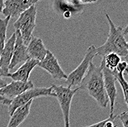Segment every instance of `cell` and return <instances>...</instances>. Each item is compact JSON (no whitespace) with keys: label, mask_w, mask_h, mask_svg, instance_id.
I'll return each mask as SVG.
<instances>
[{"label":"cell","mask_w":128,"mask_h":127,"mask_svg":"<svg viewBox=\"0 0 128 127\" xmlns=\"http://www.w3.org/2000/svg\"><path fill=\"white\" fill-rule=\"evenodd\" d=\"M109 24V33L104 43L96 48V55L102 57L110 53H115L120 57L128 58V44L126 36L128 35V26L124 27L118 26L114 24L108 13L105 12Z\"/></svg>","instance_id":"obj_1"},{"label":"cell","mask_w":128,"mask_h":127,"mask_svg":"<svg viewBox=\"0 0 128 127\" xmlns=\"http://www.w3.org/2000/svg\"><path fill=\"white\" fill-rule=\"evenodd\" d=\"M77 88L86 91L101 108L107 107L109 100L104 90L102 70L100 66H96L93 63L90 64L87 74Z\"/></svg>","instance_id":"obj_2"},{"label":"cell","mask_w":128,"mask_h":127,"mask_svg":"<svg viewBox=\"0 0 128 127\" xmlns=\"http://www.w3.org/2000/svg\"><path fill=\"white\" fill-rule=\"evenodd\" d=\"M36 15L37 7L35 4L22 13L13 24L14 28L20 32L22 40L26 45L30 42L32 36V32L36 28Z\"/></svg>","instance_id":"obj_3"},{"label":"cell","mask_w":128,"mask_h":127,"mask_svg":"<svg viewBox=\"0 0 128 127\" xmlns=\"http://www.w3.org/2000/svg\"><path fill=\"white\" fill-rule=\"evenodd\" d=\"M96 47L94 45L90 46L80 64L68 75H67V78L66 79L67 87L72 89L78 88L82 79L85 77L88 71L90 64L92 63L93 59L96 56Z\"/></svg>","instance_id":"obj_4"},{"label":"cell","mask_w":128,"mask_h":127,"mask_svg":"<svg viewBox=\"0 0 128 127\" xmlns=\"http://www.w3.org/2000/svg\"><path fill=\"white\" fill-rule=\"evenodd\" d=\"M51 87L53 93L55 94V98H57L62 111L64 121V127H70L69 117L71 104L72 102L73 97L74 96L75 93L79 90V89H72L68 87H66L64 85H52Z\"/></svg>","instance_id":"obj_5"},{"label":"cell","mask_w":128,"mask_h":127,"mask_svg":"<svg viewBox=\"0 0 128 127\" xmlns=\"http://www.w3.org/2000/svg\"><path fill=\"white\" fill-rule=\"evenodd\" d=\"M55 97V94L53 93L52 87L50 88H32L27 90L18 96L16 97L11 101L8 106V113L10 116L13 114L14 111L30 102L33 101L35 99L40 97Z\"/></svg>","instance_id":"obj_6"},{"label":"cell","mask_w":128,"mask_h":127,"mask_svg":"<svg viewBox=\"0 0 128 127\" xmlns=\"http://www.w3.org/2000/svg\"><path fill=\"white\" fill-rule=\"evenodd\" d=\"M38 66L48 72L54 79L60 80L67 78V74L62 69L57 57L50 50L47 51L45 57L39 62Z\"/></svg>","instance_id":"obj_7"},{"label":"cell","mask_w":128,"mask_h":127,"mask_svg":"<svg viewBox=\"0 0 128 127\" xmlns=\"http://www.w3.org/2000/svg\"><path fill=\"white\" fill-rule=\"evenodd\" d=\"M38 2V0H6L4 1L2 14L5 18H18L22 13Z\"/></svg>","instance_id":"obj_8"},{"label":"cell","mask_w":128,"mask_h":127,"mask_svg":"<svg viewBox=\"0 0 128 127\" xmlns=\"http://www.w3.org/2000/svg\"><path fill=\"white\" fill-rule=\"evenodd\" d=\"M102 70L104 86L106 94L108 96L109 103H110V115H113L115 109V103L117 96V90L116 87V79L113 74L112 71H110L102 63L100 65Z\"/></svg>","instance_id":"obj_9"},{"label":"cell","mask_w":128,"mask_h":127,"mask_svg":"<svg viewBox=\"0 0 128 127\" xmlns=\"http://www.w3.org/2000/svg\"><path fill=\"white\" fill-rule=\"evenodd\" d=\"M53 9L57 13L62 15L64 18L68 19L72 15L82 13L83 5L76 1H53L52 2Z\"/></svg>","instance_id":"obj_10"},{"label":"cell","mask_w":128,"mask_h":127,"mask_svg":"<svg viewBox=\"0 0 128 127\" xmlns=\"http://www.w3.org/2000/svg\"><path fill=\"white\" fill-rule=\"evenodd\" d=\"M15 34L16 40L14 44L12 60L9 65V71L13 70L19 64L24 63L30 59L26 51V45L24 43L20 32L18 30H16Z\"/></svg>","instance_id":"obj_11"},{"label":"cell","mask_w":128,"mask_h":127,"mask_svg":"<svg viewBox=\"0 0 128 127\" xmlns=\"http://www.w3.org/2000/svg\"><path fill=\"white\" fill-rule=\"evenodd\" d=\"M32 88H34V84L31 80H29L26 82L13 81L0 89V96L8 99L13 100V99L18 96L26 90Z\"/></svg>","instance_id":"obj_12"},{"label":"cell","mask_w":128,"mask_h":127,"mask_svg":"<svg viewBox=\"0 0 128 127\" xmlns=\"http://www.w3.org/2000/svg\"><path fill=\"white\" fill-rule=\"evenodd\" d=\"M26 51L30 59L40 62L45 57L48 49H46L42 39L32 35L26 45Z\"/></svg>","instance_id":"obj_13"},{"label":"cell","mask_w":128,"mask_h":127,"mask_svg":"<svg viewBox=\"0 0 128 127\" xmlns=\"http://www.w3.org/2000/svg\"><path fill=\"white\" fill-rule=\"evenodd\" d=\"M15 40L16 34L14 32L11 35V37L6 41L4 49L0 55V68L4 72L6 77L9 74V65L10 64L13 57Z\"/></svg>","instance_id":"obj_14"},{"label":"cell","mask_w":128,"mask_h":127,"mask_svg":"<svg viewBox=\"0 0 128 127\" xmlns=\"http://www.w3.org/2000/svg\"><path fill=\"white\" fill-rule=\"evenodd\" d=\"M39 62L37 60L29 59L25 63L22 64L15 72L9 73L7 77H10L13 81H18L26 82L29 81V77L32 71L38 65Z\"/></svg>","instance_id":"obj_15"},{"label":"cell","mask_w":128,"mask_h":127,"mask_svg":"<svg viewBox=\"0 0 128 127\" xmlns=\"http://www.w3.org/2000/svg\"><path fill=\"white\" fill-rule=\"evenodd\" d=\"M32 101L16 109L13 114L10 115V118L7 127H18L28 117L30 113Z\"/></svg>","instance_id":"obj_16"},{"label":"cell","mask_w":128,"mask_h":127,"mask_svg":"<svg viewBox=\"0 0 128 127\" xmlns=\"http://www.w3.org/2000/svg\"><path fill=\"white\" fill-rule=\"evenodd\" d=\"M121 61V57L118 54L115 53H110L102 57L101 63L110 71H114Z\"/></svg>","instance_id":"obj_17"},{"label":"cell","mask_w":128,"mask_h":127,"mask_svg":"<svg viewBox=\"0 0 128 127\" xmlns=\"http://www.w3.org/2000/svg\"><path fill=\"white\" fill-rule=\"evenodd\" d=\"M10 20V17H6L4 18H0V55L6 43L7 30Z\"/></svg>","instance_id":"obj_18"},{"label":"cell","mask_w":128,"mask_h":127,"mask_svg":"<svg viewBox=\"0 0 128 127\" xmlns=\"http://www.w3.org/2000/svg\"><path fill=\"white\" fill-rule=\"evenodd\" d=\"M113 74L114 75L116 80H117L121 85V88L123 91V95H124V100L125 102V104L128 105V83L127 80L125 79L124 74L122 73H118L115 70L112 71Z\"/></svg>","instance_id":"obj_19"},{"label":"cell","mask_w":128,"mask_h":127,"mask_svg":"<svg viewBox=\"0 0 128 127\" xmlns=\"http://www.w3.org/2000/svg\"><path fill=\"white\" fill-rule=\"evenodd\" d=\"M127 70H128V63L126 60H122L121 61L119 64L117 65L116 68L115 69V71L118 73H122L125 75L128 74V72H127Z\"/></svg>","instance_id":"obj_20"},{"label":"cell","mask_w":128,"mask_h":127,"mask_svg":"<svg viewBox=\"0 0 128 127\" xmlns=\"http://www.w3.org/2000/svg\"><path fill=\"white\" fill-rule=\"evenodd\" d=\"M116 118H118L122 124V127H128V112H123L121 114H119Z\"/></svg>","instance_id":"obj_21"},{"label":"cell","mask_w":128,"mask_h":127,"mask_svg":"<svg viewBox=\"0 0 128 127\" xmlns=\"http://www.w3.org/2000/svg\"><path fill=\"white\" fill-rule=\"evenodd\" d=\"M116 118V116L114 115H109V117L108 118V121L104 124V127H116V124H114V120H115Z\"/></svg>","instance_id":"obj_22"},{"label":"cell","mask_w":128,"mask_h":127,"mask_svg":"<svg viewBox=\"0 0 128 127\" xmlns=\"http://www.w3.org/2000/svg\"><path fill=\"white\" fill-rule=\"evenodd\" d=\"M107 121H108V118L105 119V120L101 121H100V122H97V123H96V124H92V125L86 126V127H104V124L107 122Z\"/></svg>","instance_id":"obj_23"},{"label":"cell","mask_w":128,"mask_h":127,"mask_svg":"<svg viewBox=\"0 0 128 127\" xmlns=\"http://www.w3.org/2000/svg\"><path fill=\"white\" fill-rule=\"evenodd\" d=\"M12 100H10V99H8L2 96H0V104H2V105H6V106H9L10 104L11 103Z\"/></svg>","instance_id":"obj_24"},{"label":"cell","mask_w":128,"mask_h":127,"mask_svg":"<svg viewBox=\"0 0 128 127\" xmlns=\"http://www.w3.org/2000/svg\"><path fill=\"white\" fill-rule=\"evenodd\" d=\"M8 85V82L6 80H4V79H2V77H0V89L4 88V86H6Z\"/></svg>","instance_id":"obj_25"},{"label":"cell","mask_w":128,"mask_h":127,"mask_svg":"<svg viewBox=\"0 0 128 127\" xmlns=\"http://www.w3.org/2000/svg\"><path fill=\"white\" fill-rule=\"evenodd\" d=\"M3 8H4V1L0 0V14L2 13Z\"/></svg>","instance_id":"obj_26"},{"label":"cell","mask_w":128,"mask_h":127,"mask_svg":"<svg viewBox=\"0 0 128 127\" xmlns=\"http://www.w3.org/2000/svg\"><path fill=\"white\" fill-rule=\"evenodd\" d=\"M2 76H4V77H6V76H5V74H4V72L2 71V69L0 68V77H2Z\"/></svg>","instance_id":"obj_27"}]
</instances>
